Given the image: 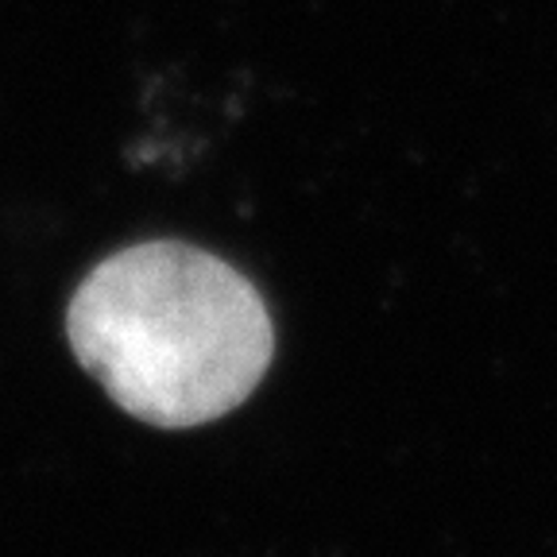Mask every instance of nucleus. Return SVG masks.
I'll return each mask as SVG.
<instances>
[{
	"label": "nucleus",
	"instance_id": "1",
	"mask_svg": "<svg viewBox=\"0 0 557 557\" xmlns=\"http://www.w3.org/2000/svg\"><path fill=\"white\" fill-rule=\"evenodd\" d=\"M66 333L116 407L163 430L228 414L275 352L252 283L178 240L136 244L97 263L70 302Z\"/></svg>",
	"mask_w": 557,
	"mask_h": 557
}]
</instances>
